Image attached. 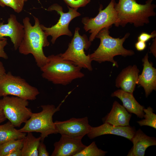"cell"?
<instances>
[{"label": "cell", "mask_w": 156, "mask_h": 156, "mask_svg": "<svg viewBox=\"0 0 156 156\" xmlns=\"http://www.w3.org/2000/svg\"><path fill=\"white\" fill-rule=\"evenodd\" d=\"M35 23L32 26L29 18L26 17L23 20L24 34L18 49L20 53L27 55L31 54L37 66L40 68L49 60L45 55L43 48L49 46L48 36L42 29L38 19L34 16Z\"/></svg>", "instance_id": "6da1fadb"}, {"label": "cell", "mask_w": 156, "mask_h": 156, "mask_svg": "<svg viewBox=\"0 0 156 156\" xmlns=\"http://www.w3.org/2000/svg\"><path fill=\"white\" fill-rule=\"evenodd\" d=\"M153 0H147L145 4L137 3L135 0H119L115 8L118 20L115 25L124 27L128 23L139 27L148 24L149 18L155 16L156 5L152 3Z\"/></svg>", "instance_id": "7a4b0ae2"}, {"label": "cell", "mask_w": 156, "mask_h": 156, "mask_svg": "<svg viewBox=\"0 0 156 156\" xmlns=\"http://www.w3.org/2000/svg\"><path fill=\"white\" fill-rule=\"evenodd\" d=\"M48 57V61L40 68L42 77L53 83L67 85L84 77L81 68L63 59L60 54L51 55Z\"/></svg>", "instance_id": "3957f363"}, {"label": "cell", "mask_w": 156, "mask_h": 156, "mask_svg": "<svg viewBox=\"0 0 156 156\" xmlns=\"http://www.w3.org/2000/svg\"><path fill=\"white\" fill-rule=\"evenodd\" d=\"M111 27L104 28L98 33L96 38L100 39V44L97 49L90 55L92 61L99 63L109 62L113 64V66L118 67V64L114 58L115 56L120 55L126 57L132 56L135 53L133 50L127 49L123 45L130 33H126L121 38H113L109 35V30Z\"/></svg>", "instance_id": "277c9868"}, {"label": "cell", "mask_w": 156, "mask_h": 156, "mask_svg": "<svg viewBox=\"0 0 156 156\" xmlns=\"http://www.w3.org/2000/svg\"><path fill=\"white\" fill-rule=\"evenodd\" d=\"M64 100L56 107L53 105H42V110L37 113H32L30 117L25 123L24 126L18 130L21 132H36L41 133V141L50 134L57 133L53 120L54 114L60 110Z\"/></svg>", "instance_id": "5b68a950"}, {"label": "cell", "mask_w": 156, "mask_h": 156, "mask_svg": "<svg viewBox=\"0 0 156 156\" xmlns=\"http://www.w3.org/2000/svg\"><path fill=\"white\" fill-rule=\"evenodd\" d=\"M40 94L38 89L19 76L9 71L0 77V97L8 95L27 100H34Z\"/></svg>", "instance_id": "8992f818"}, {"label": "cell", "mask_w": 156, "mask_h": 156, "mask_svg": "<svg viewBox=\"0 0 156 156\" xmlns=\"http://www.w3.org/2000/svg\"><path fill=\"white\" fill-rule=\"evenodd\" d=\"M80 28L76 27L73 37L68 45L66 51L60 54L62 58L70 61L80 68L91 71L93 69L90 54L87 55L85 50H87L91 44L85 34L81 35L79 33Z\"/></svg>", "instance_id": "52a82bcc"}, {"label": "cell", "mask_w": 156, "mask_h": 156, "mask_svg": "<svg viewBox=\"0 0 156 156\" xmlns=\"http://www.w3.org/2000/svg\"><path fill=\"white\" fill-rule=\"evenodd\" d=\"M29 105L28 100L14 96H6L0 99V108L15 127H20L30 117L32 112L27 107Z\"/></svg>", "instance_id": "ba28073f"}, {"label": "cell", "mask_w": 156, "mask_h": 156, "mask_svg": "<svg viewBox=\"0 0 156 156\" xmlns=\"http://www.w3.org/2000/svg\"><path fill=\"white\" fill-rule=\"evenodd\" d=\"M115 0H111L107 6L103 10L101 5L98 14L94 18L87 17L82 18L81 22L86 31L90 34L89 40L91 42L96 38L98 33L104 28L115 25L118 20L117 14L115 6Z\"/></svg>", "instance_id": "9c48e42d"}, {"label": "cell", "mask_w": 156, "mask_h": 156, "mask_svg": "<svg viewBox=\"0 0 156 156\" xmlns=\"http://www.w3.org/2000/svg\"><path fill=\"white\" fill-rule=\"evenodd\" d=\"M68 11L64 12L61 6L57 3H54L50 6L47 9L49 11H55L60 15V17L58 21L55 25L51 27H47L40 24L42 29L46 33L48 36H51V42L54 44L57 39L62 35L71 36L73 34L69 28V25L71 21L75 18L80 16V13L77 11V10L68 6Z\"/></svg>", "instance_id": "30bf717a"}, {"label": "cell", "mask_w": 156, "mask_h": 156, "mask_svg": "<svg viewBox=\"0 0 156 156\" xmlns=\"http://www.w3.org/2000/svg\"><path fill=\"white\" fill-rule=\"evenodd\" d=\"M54 123L57 133L80 139L87 135L92 127L89 124L87 117L73 118L62 121L56 120Z\"/></svg>", "instance_id": "8fae6325"}, {"label": "cell", "mask_w": 156, "mask_h": 156, "mask_svg": "<svg viewBox=\"0 0 156 156\" xmlns=\"http://www.w3.org/2000/svg\"><path fill=\"white\" fill-rule=\"evenodd\" d=\"M24 34L23 25L18 21L14 14L10 15L7 24L0 22V40L6 39L5 37H9L15 50L18 49Z\"/></svg>", "instance_id": "7c38bea8"}, {"label": "cell", "mask_w": 156, "mask_h": 156, "mask_svg": "<svg viewBox=\"0 0 156 156\" xmlns=\"http://www.w3.org/2000/svg\"><path fill=\"white\" fill-rule=\"evenodd\" d=\"M54 149L51 156H75L85 148L81 139L61 135L60 140L54 144Z\"/></svg>", "instance_id": "4fadbf2b"}, {"label": "cell", "mask_w": 156, "mask_h": 156, "mask_svg": "<svg viewBox=\"0 0 156 156\" xmlns=\"http://www.w3.org/2000/svg\"><path fill=\"white\" fill-rule=\"evenodd\" d=\"M134 127L128 126H114L107 123L95 127H92L87 134L90 139L105 134H113L125 137L131 141L135 134Z\"/></svg>", "instance_id": "5bb4252c"}, {"label": "cell", "mask_w": 156, "mask_h": 156, "mask_svg": "<svg viewBox=\"0 0 156 156\" xmlns=\"http://www.w3.org/2000/svg\"><path fill=\"white\" fill-rule=\"evenodd\" d=\"M148 53L142 59L143 68L141 74L139 75L137 84L144 89L145 96L148 97L153 90H156V69L148 60Z\"/></svg>", "instance_id": "9a60e30c"}, {"label": "cell", "mask_w": 156, "mask_h": 156, "mask_svg": "<svg viewBox=\"0 0 156 156\" xmlns=\"http://www.w3.org/2000/svg\"><path fill=\"white\" fill-rule=\"evenodd\" d=\"M140 70L136 65L123 69L117 77L115 86L123 90L133 93L137 84Z\"/></svg>", "instance_id": "2e32d148"}, {"label": "cell", "mask_w": 156, "mask_h": 156, "mask_svg": "<svg viewBox=\"0 0 156 156\" xmlns=\"http://www.w3.org/2000/svg\"><path fill=\"white\" fill-rule=\"evenodd\" d=\"M131 116L124 107L117 101L113 103L110 112L102 118L104 123L114 126H128Z\"/></svg>", "instance_id": "e0dca14e"}, {"label": "cell", "mask_w": 156, "mask_h": 156, "mask_svg": "<svg viewBox=\"0 0 156 156\" xmlns=\"http://www.w3.org/2000/svg\"><path fill=\"white\" fill-rule=\"evenodd\" d=\"M131 141L133 146L127 156H144L147 148L156 145L155 138L147 135L140 129L135 131Z\"/></svg>", "instance_id": "ac0fdd59"}, {"label": "cell", "mask_w": 156, "mask_h": 156, "mask_svg": "<svg viewBox=\"0 0 156 156\" xmlns=\"http://www.w3.org/2000/svg\"><path fill=\"white\" fill-rule=\"evenodd\" d=\"M111 96L117 97L120 100L123 106L128 112L135 114L140 118H143V109L144 107L136 100L133 93L125 91L121 89H118L113 92Z\"/></svg>", "instance_id": "d6986e66"}, {"label": "cell", "mask_w": 156, "mask_h": 156, "mask_svg": "<svg viewBox=\"0 0 156 156\" xmlns=\"http://www.w3.org/2000/svg\"><path fill=\"white\" fill-rule=\"evenodd\" d=\"M26 135V133L16 129L9 121L0 125V144L11 140L24 138Z\"/></svg>", "instance_id": "ffe728a7"}, {"label": "cell", "mask_w": 156, "mask_h": 156, "mask_svg": "<svg viewBox=\"0 0 156 156\" xmlns=\"http://www.w3.org/2000/svg\"><path fill=\"white\" fill-rule=\"evenodd\" d=\"M27 133L24 138L22 156H38V148L41 137H35L31 132Z\"/></svg>", "instance_id": "44dd1931"}, {"label": "cell", "mask_w": 156, "mask_h": 156, "mask_svg": "<svg viewBox=\"0 0 156 156\" xmlns=\"http://www.w3.org/2000/svg\"><path fill=\"white\" fill-rule=\"evenodd\" d=\"M24 138L11 140L0 144V156H7L14 150L22 149Z\"/></svg>", "instance_id": "7402d4cb"}, {"label": "cell", "mask_w": 156, "mask_h": 156, "mask_svg": "<svg viewBox=\"0 0 156 156\" xmlns=\"http://www.w3.org/2000/svg\"><path fill=\"white\" fill-rule=\"evenodd\" d=\"M144 119L138 121L137 122L141 126H147L156 129V115L153 113V109L149 106L143 109Z\"/></svg>", "instance_id": "603a6c76"}, {"label": "cell", "mask_w": 156, "mask_h": 156, "mask_svg": "<svg viewBox=\"0 0 156 156\" xmlns=\"http://www.w3.org/2000/svg\"><path fill=\"white\" fill-rule=\"evenodd\" d=\"M107 152L99 148L95 141H93L88 146L75 156H104Z\"/></svg>", "instance_id": "cb8c5ba5"}, {"label": "cell", "mask_w": 156, "mask_h": 156, "mask_svg": "<svg viewBox=\"0 0 156 156\" xmlns=\"http://www.w3.org/2000/svg\"><path fill=\"white\" fill-rule=\"evenodd\" d=\"M25 2L24 0H0V6L3 8L10 7L19 13L22 11Z\"/></svg>", "instance_id": "d4e9b609"}, {"label": "cell", "mask_w": 156, "mask_h": 156, "mask_svg": "<svg viewBox=\"0 0 156 156\" xmlns=\"http://www.w3.org/2000/svg\"><path fill=\"white\" fill-rule=\"evenodd\" d=\"M71 8L77 10L79 8L86 6L91 0H63Z\"/></svg>", "instance_id": "484cf974"}, {"label": "cell", "mask_w": 156, "mask_h": 156, "mask_svg": "<svg viewBox=\"0 0 156 156\" xmlns=\"http://www.w3.org/2000/svg\"><path fill=\"white\" fill-rule=\"evenodd\" d=\"M156 36L155 31H153L151 34L146 32L141 33L138 38V40L141 41L146 42L152 38H154Z\"/></svg>", "instance_id": "4316f807"}, {"label": "cell", "mask_w": 156, "mask_h": 156, "mask_svg": "<svg viewBox=\"0 0 156 156\" xmlns=\"http://www.w3.org/2000/svg\"><path fill=\"white\" fill-rule=\"evenodd\" d=\"M8 44L7 39L6 38L0 40V57L5 60L8 58V56L4 51V47Z\"/></svg>", "instance_id": "83f0119b"}, {"label": "cell", "mask_w": 156, "mask_h": 156, "mask_svg": "<svg viewBox=\"0 0 156 156\" xmlns=\"http://www.w3.org/2000/svg\"><path fill=\"white\" fill-rule=\"evenodd\" d=\"M38 156H49V154L47 151L45 145L43 141H41L38 148Z\"/></svg>", "instance_id": "f1b7e54d"}, {"label": "cell", "mask_w": 156, "mask_h": 156, "mask_svg": "<svg viewBox=\"0 0 156 156\" xmlns=\"http://www.w3.org/2000/svg\"><path fill=\"white\" fill-rule=\"evenodd\" d=\"M135 47L138 51H142L144 50L146 47V42L138 40L135 44Z\"/></svg>", "instance_id": "f546056e"}, {"label": "cell", "mask_w": 156, "mask_h": 156, "mask_svg": "<svg viewBox=\"0 0 156 156\" xmlns=\"http://www.w3.org/2000/svg\"><path fill=\"white\" fill-rule=\"evenodd\" d=\"M7 156H22L21 149L14 150L8 154Z\"/></svg>", "instance_id": "4dcf8cb0"}, {"label": "cell", "mask_w": 156, "mask_h": 156, "mask_svg": "<svg viewBox=\"0 0 156 156\" xmlns=\"http://www.w3.org/2000/svg\"><path fill=\"white\" fill-rule=\"evenodd\" d=\"M156 38H155L153 40V42L150 47V49L151 53L155 57H156Z\"/></svg>", "instance_id": "1f68e13d"}, {"label": "cell", "mask_w": 156, "mask_h": 156, "mask_svg": "<svg viewBox=\"0 0 156 156\" xmlns=\"http://www.w3.org/2000/svg\"><path fill=\"white\" fill-rule=\"evenodd\" d=\"M6 73V70L3 64L0 61V77Z\"/></svg>", "instance_id": "d6a6232c"}, {"label": "cell", "mask_w": 156, "mask_h": 156, "mask_svg": "<svg viewBox=\"0 0 156 156\" xmlns=\"http://www.w3.org/2000/svg\"><path fill=\"white\" fill-rule=\"evenodd\" d=\"M6 119L2 109L0 108V124Z\"/></svg>", "instance_id": "836d02e7"}, {"label": "cell", "mask_w": 156, "mask_h": 156, "mask_svg": "<svg viewBox=\"0 0 156 156\" xmlns=\"http://www.w3.org/2000/svg\"><path fill=\"white\" fill-rule=\"evenodd\" d=\"M28 0H24L25 2H26V1H27Z\"/></svg>", "instance_id": "e575fe53"}]
</instances>
